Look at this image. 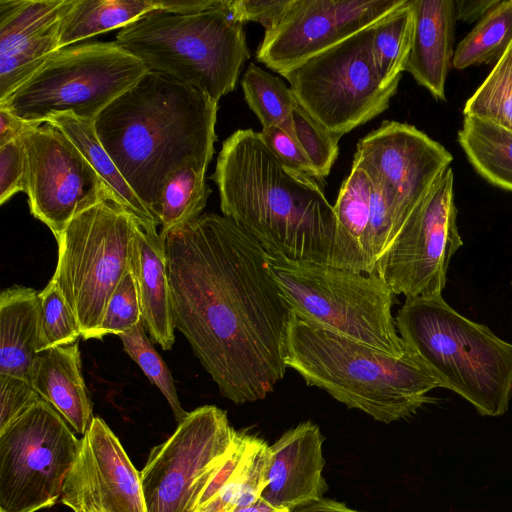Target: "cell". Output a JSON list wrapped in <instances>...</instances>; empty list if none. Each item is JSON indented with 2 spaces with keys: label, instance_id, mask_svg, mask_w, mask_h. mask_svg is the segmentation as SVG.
I'll use <instances>...</instances> for the list:
<instances>
[{
  "label": "cell",
  "instance_id": "1",
  "mask_svg": "<svg viewBox=\"0 0 512 512\" xmlns=\"http://www.w3.org/2000/svg\"><path fill=\"white\" fill-rule=\"evenodd\" d=\"M160 235L175 329L223 397L237 405L264 399L287 370L289 317L268 254L216 213Z\"/></svg>",
  "mask_w": 512,
  "mask_h": 512
},
{
  "label": "cell",
  "instance_id": "2",
  "mask_svg": "<svg viewBox=\"0 0 512 512\" xmlns=\"http://www.w3.org/2000/svg\"><path fill=\"white\" fill-rule=\"evenodd\" d=\"M217 111L218 103L202 91L149 70L100 112L94 129L157 219L162 191L178 170L192 165L207 171L217 141Z\"/></svg>",
  "mask_w": 512,
  "mask_h": 512
},
{
  "label": "cell",
  "instance_id": "3",
  "mask_svg": "<svg viewBox=\"0 0 512 512\" xmlns=\"http://www.w3.org/2000/svg\"><path fill=\"white\" fill-rule=\"evenodd\" d=\"M211 178L223 215L268 255L330 264L333 206L318 181L283 164L259 132L232 133L222 144Z\"/></svg>",
  "mask_w": 512,
  "mask_h": 512
},
{
  "label": "cell",
  "instance_id": "4",
  "mask_svg": "<svg viewBox=\"0 0 512 512\" xmlns=\"http://www.w3.org/2000/svg\"><path fill=\"white\" fill-rule=\"evenodd\" d=\"M393 356L312 326L289 312L284 361L309 386L389 424L413 415L442 384L407 345Z\"/></svg>",
  "mask_w": 512,
  "mask_h": 512
},
{
  "label": "cell",
  "instance_id": "5",
  "mask_svg": "<svg viewBox=\"0 0 512 512\" xmlns=\"http://www.w3.org/2000/svg\"><path fill=\"white\" fill-rule=\"evenodd\" d=\"M397 331L442 384L483 416H500L512 399V343L458 313L442 295L406 298Z\"/></svg>",
  "mask_w": 512,
  "mask_h": 512
},
{
  "label": "cell",
  "instance_id": "6",
  "mask_svg": "<svg viewBox=\"0 0 512 512\" xmlns=\"http://www.w3.org/2000/svg\"><path fill=\"white\" fill-rule=\"evenodd\" d=\"M116 42L150 71L196 88L217 103L235 89L251 57L244 24L233 17L229 0L196 14L154 9L121 28Z\"/></svg>",
  "mask_w": 512,
  "mask_h": 512
},
{
  "label": "cell",
  "instance_id": "7",
  "mask_svg": "<svg viewBox=\"0 0 512 512\" xmlns=\"http://www.w3.org/2000/svg\"><path fill=\"white\" fill-rule=\"evenodd\" d=\"M268 264L289 312L302 321L393 356L406 352L394 293L376 273L270 255Z\"/></svg>",
  "mask_w": 512,
  "mask_h": 512
},
{
  "label": "cell",
  "instance_id": "8",
  "mask_svg": "<svg viewBox=\"0 0 512 512\" xmlns=\"http://www.w3.org/2000/svg\"><path fill=\"white\" fill-rule=\"evenodd\" d=\"M148 71L116 41L72 45L51 54L0 107L28 124L60 115L94 122Z\"/></svg>",
  "mask_w": 512,
  "mask_h": 512
},
{
  "label": "cell",
  "instance_id": "9",
  "mask_svg": "<svg viewBox=\"0 0 512 512\" xmlns=\"http://www.w3.org/2000/svg\"><path fill=\"white\" fill-rule=\"evenodd\" d=\"M137 219L113 200L78 212L56 238L52 280L74 313L83 339H94L108 301L131 271ZM142 227V226H141Z\"/></svg>",
  "mask_w": 512,
  "mask_h": 512
},
{
  "label": "cell",
  "instance_id": "10",
  "mask_svg": "<svg viewBox=\"0 0 512 512\" xmlns=\"http://www.w3.org/2000/svg\"><path fill=\"white\" fill-rule=\"evenodd\" d=\"M374 26L283 75L298 104L339 138L383 113L398 89L399 82L386 84L377 71Z\"/></svg>",
  "mask_w": 512,
  "mask_h": 512
},
{
  "label": "cell",
  "instance_id": "11",
  "mask_svg": "<svg viewBox=\"0 0 512 512\" xmlns=\"http://www.w3.org/2000/svg\"><path fill=\"white\" fill-rule=\"evenodd\" d=\"M80 449L63 417L43 399L0 431V512L53 506Z\"/></svg>",
  "mask_w": 512,
  "mask_h": 512
},
{
  "label": "cell",
  "instance_id": "12",
  "mask_svg": "<svg viewBox=\"0 0 512 512\" xmlns=\"http://www.w3.org/2000/svg\"><path fill=\"white\" fill-rule=\"evenodd\" d=\"M235 434L225 410L204 405L189 412L140 472L146 512H195Z\"/></svg>",
  "mask_w": 512,
  "mask_h": 512
},
{
  "label": "cell",
  "instance_id": "13",
  "mask_svg": "<svg viewBox=\"0 0 512 512\" xmlns=\"http://www.w3.org/2000/svg\"><path fill=\"white\" fill-rule=\"evenodd\" d=\"M462 245L449 167L381 253L375 272L394 295H442L450 260Z\"/></svg>",
  "mask_w": 512,
  "mask_h": 512
},
{
  "label": "cell",
  "instance_id": "14",
  "mask_svg": "<svg viewBox=\"0 0 512 512\" xmlns=\"http://www.w3.org/2000/svg\"><path fill=\"white\" fill-rule=\"evenodd\" d=\"M30 213L59 237L80 211L116 198L76 145L48 122L23 134Z\"/></svg>",
  "mask_w": 512,
  "mask_h": 512
},
{
  "label": "cell",
  "instance_id": "15",
  "mask_svg": "<svg viewBox=\"0 0 512 512\" xmlns=\"http://www.w3.org/2000/svg\"><path fill=\"white\" fill-rule=\"evenodd\" d=\"M452 160L440 143L397 121H383L358 141L353 161L381 189L392 218V239Z\"/></svg>",
  "mask_w": 512,
  "mask_h": 512
},
{
  "label": "cell",
  "instance_id": "16",
  "mask_svg": "<svg viewBox=\"0 0 512 512\" xmlns=\"http://www.w3.org/2000/svg\"><path fill=\"white\" fill-rule=\"evenodd\" d=\"M406 0H293L265 31L256 59L283 76L313 56L374 26Z\"/></svg>",
  "mask_w": 512,
  "mask_h": 512
},
{
  "label": "cell",
  "instance_id": "17",
  "mask_svg": "<svg viewBox=\"0 0 512 512\" xmlns=\"http://www.w3.org/2000/svg\"><path fill=\"white\" fill-rule=\"evenodd\" d=\"M61 501L74 512H146L140 472L100 417L80 439Z\"/></svg>",
  "mask_w": 512,
  "mask_h": 512
},
{
  "label": "cell",
  "instance_id": "18",
  "mask_svg": "<svg viewBox=\"0 0 512 512\" xmlns=\"http://www.w3.org/2000/svg\"><path fill=\"white\" fill-rule=\"evenodd\" d=\"M64 0H0V102L59 50Z\"/></svg>",
  "mask_w": 512,
  "mask_h": 512
},
{
  "label": "cell",
  "instance_id": "19",
  "mask_svg": "<svg viewBox=\"0 0 512 512\" xmlns=\"http://www.w3.org/2000/svg\"><path fill=\"white\" fill-rule=\"evenodd\" d=\"M324 437L319 427L302 422L270 446L268 483L261 497L291 511L324 498Z\"/></svg>",
  "mask_w": 512,
  "mask_h": 512
},
{
  "label": "cell",
  "instance_id": "20",
  "mask_svg": "<svg viewBox=\"0 0 512 512\" xmlns=\"http://www.w3.org/2000/svg\"><path fill=\"white\" fill-rule=\"evenodd\" d=\"M414 33L405 72L438 100H445L446 79L454 56L457 20L453 0H410Z\"/></svg>",
  "mask_w": 512,
  "mask_h": 512
},
{
  "label": "cell",
  "instance_id": "21",
  "mask_svg": "<svg viewBox=\"0 0 512 512\" xmlns=\"http://www.w3.org/2000/svg\"><path fill=\"white\" fill-rule=\"evenodd\" d=\"M372 181L357 162L343 181L333 206L336 232L330 265L376 273L370 238Z\"/></svg>",
  "mask_w": 512,
  "mask_h": 512
},
{
  "label": "cell",
  "instance_id": "22",
  "mask_svg": "<svg viewBox=\"0 0 512 512\" xmlns=\"http://www.w3.org/2000/svg\"><path fill=\"white\" fill-rule=\"evenodd\" d=\"M30 383L77 433H86L93 419L92 402L82 375L78 342L38 353Z\"/></svg>",
  "mask_w": 512,
  "mask_h": 512
},
{
  "label": "cell",
  "instance_id": "23",
  "mask_svg": "<svg viewBox=\"0 0 512 512\" xmlns=\"http://www.w3.org/2000/svg\"><path fill=\"white\" fill-rule=\"evenodd\" d=\"M131 271L136 279L142 320L152 340L163 350L175 342L170 285L163 241L138 227L132 249Z\"/></svg>",
  "mask_w": 512,
  "mask_h": 512
},
{
  "label": "cell",
  "instance_id": "24",
  "mask_svg": "<svg viewBox=\"0 0 512 512\" xmlns=\"http://www.w3.org/2000/svg\"><path fill=\"white\" fill-rule=\"evenodd\" d=\"M39 335V292L17 285L3 290L0 295V374L30 382Z\"/></svg>",
  "mask_w": 512,
  "mask_h": 512
},
{
  "label": "cell",
  "instance_id": "25",
  "mask_svg": "<svg viewBox=\"0 0 512 512\" xmlns=\"http://www.w3.org/2000/svg\"><path fill=\"white\" fill-rule=\"evenodd\" d=\"M47 122L61 130L76 145L111 189L117 203L133 214L148 234L158 235V220L136 195L103 148L95 132L94 122L68 115L55 116Z\"/></svg>",
  "mask_w": 512,
  "mask_h": 512
},
{
  "label": "cell",
  "instance_id": "26",
  "mask_svg": "<svg viewBox=\"0 0 512 512\" xmlns=\"http://www.w3.org/2000/svg\"><path fill=\"white\" fill-rule=\"evenodd\" d=\"M154 9H158L157 0H64L58 48L121 29Z\"/></svg>",
  "mask_w": 512,
  "mask_h": 512
},
{
  "label": "cell",
  "instance_id": "27",
  "mask_svg": "<svg viewBox=\"0 0 512 512\" xmlns=\"http://www.w3.org/2000/svg\"><path fill=\"white\" fill-rule=\"evenodd\" d=\"M458 142L483 178L512 191L511 129L475 116H464Z\"/></svg>",
  "mask_w": 512,
  "mask_h": 512
},
{
  "label": "cell",
  "instance_id": "28",
  "mask_svg": "<svg viewBox=\"0 0 512 512\" xmlns=\"http://www.w3.org/2000/svg\"><path fill=\"white\" fill-rule=\"evenodd\" d=\"M241 87L245 101L262 128L279 127L297 140L293 111L298 102L290 87L254 63L245 70Z\"/></svg>",
  "mask_w": 512,
  "mask_h": 512
},
{
  "label": "cell",
  "instance_id": "29",
  "mask_svg": "<svg viewBox=\"0 0 512 512\" xmlns=\"http://www.w3.org/2000/svg\"><path fill=\"white\" fill-rule=\"evenodd\" d=\"M512 44V0L500 1L459 42L452 66L461 70L497 62Z\"/></svg>",
  "mask_w": 512,
  "mask_h": 512
},
{
  "label": "cell",
  "instance_id": "30",
  "mask_svg": "<svg viewBox=\"0 0 512 512\" xmlns=\"http://www.w3.org/2000/svg\"><path fill=\"white\" fill-rule=\"evenodd\" d=\"M414 11L410 0L374 26L373 56L386 84L399 82L409 57L414 33Z\"/></svg>",
  "mask_w": 512,
  "mask_h": 512
},
{
  "label": "cell",
  "instance_id": "31",
  "mask_svg": "<svg viewBox=\"0 0 512 512\" xmlns=\"http://www.w3.org/2000/svg\"><path fill=\"white\" fill-rule=\"evenodd\" d=\"M270 446L251 435L238 468L219 494L198 512H231L255 502L268 483Z\"/></svg>",
  "mask_w": 512,
  "mask_h": 512
},
{
  "label": "cell",
  "instance_id": "32",
  "mask_svg": "<svg viewBox=\"0 0 512 512\" xmlns=\"http://www.w3.org/2000/svg\"><path fill=\"white\" fill-rule=\"evenodd\" d=\"M206 170L186 166L166 183L156 211L161 232L186 224L200 215L211 193L205 181Z\"/></svg>",
  "mask_w": 512,
  "mask_h": 512
},
{
  "label": "cell",
  "instance_id": "33",
  "mask_svg": "<svg viewBox=\"0 0 512 512\" xmlns=\"http://www.w3.org/2000/svg\"><path fill=\"white\" fill-rule=\"evenodd\" d=\"M464 116H475L512 130V44L467 100Z\"/></svg>",
  "mask_w": 512,
  "mask_h": 512
},
{
  "label": "cell",
  "instance_id": "34",
  "mask_svg": "<svg viewBox=\"0 0 512 512\" xmlns=\"http://www.w3.org/2000/svg\"><path fill=\"white\" fill-rule=\"evenodd\" d=\"M118 336L125 352L138 364L150 383L160 390L175 420L180 423L189 412L182 408L170 370L148 338L143 320Z\"/></svg>",
  "mask_w": 512,
  "mask_h": 512
},
{
  "label": "cell",
  "instance_id": "35",
  "mask_svg": "<svg viewBox=\"0 0 512 512\" xmlns=\"http://www.w3.org/2000/svg\"><path fill=\"white\" fill-rule=\"evenodd\" d=\"M39 298L38 353L76 343L81 336L79 324L60 288L52 279L39 292Z\"/></svg>",
  "mask_w": 512,
  "mask_h": 512
},
{
  "label": "cell",
  "instance_id": "36",
  "mask_svg": "<svg viewBox=\"0 0 512 512\" xmlns=\"http://www.w3.org/2000/svg\"><path fill=\"white\" fill-rule=\"evenodd\" d=\"M293 125L299 144L323 182L338 157L340 138L323 127L299 104L293 111Z\"/></svg>",
  "mask_w": 512,
  "mask_h": 512
},
{
  "label": "cell",
  "instance_id": "37",
  "mask_svg": "<svg viewBox=\"0 0 512 512\" xmlns=\"http://www.w3.org/2000/svg\"><path fill=\"white\" fill-rule=\"evenodd\" d=\"M142 321L139 292L132 271L128 272L115 288L94 339L101 340L109 334L120 335Z\"/></svg>",
  "mask_w": 512,
  "mask_h": 512
},
{
  "label": "cell",
  "instance_id": "38",
  "mask_svg": "<svg viewBox=\"0 0 512 512\" xmlns=\"http://www.w3.org/2000/svg\"><path fill=\"white\" fill-rule=\"evenodd\" d=\"M26 189V149L23 135L0 147V204Z\"/></svg>",
  "mask_w": 512,
  "mask_h": 512
},
{
  "label": "cell",
  "instance_id": "39",
  "mask_svg": "<svg viewBox=\"0 0 512 512\" xmlns=\"http://www.w3.org/2000/svg\"><path fill=\"white\" fill-rule=\"evenodd\" d=\"M40 400L29 381L0 374V431Z\"/></svg>",
  "mask_w": 512,
  "mask_h": 512
},
{
  "label": "cell",
  "instance_id": "40",
  "mask_svg": "<svg viewBox=\"0 0 512 512\" xmlns=\"http://www.w3.org/2000/svg\"><path fill=\"white\" fill-rule=\"evenodd\" d=\"M260 136L286 166L322 182L299 142L279 127L262 128Z\"/></svg>",
  "mask_w": 512,
  "mask_h": 512
},
{
  "label": "cell",
  "instance_id": "41",
  "mask_svg": "<svg viewBox=\"0 0 512 512\" xmlns=\"http://www.w3.org/2000/svg\"><path fill=\"white\" fill-rule=\"evenodd\" d=\"M292 2L293 0H229V9L238 22H257L268 31L281 20Z\"/></svg>",
  "mask_w": 512,
  "mask_h": 512
},
{
  "label": "cell",
  "instance_id": "42",
  "mask_svg": "<svg viewBox=\"0 0 512 512\" xmlns=\"http://www.w3.org/2000/svg\"><path fill=\"white\" fill-rule=\"evenodd\" d=\"M499 0H461L455 1L456 17L458 20L470 23L481 19Z\"/></svg>",
  "mask_w": 512,
  "mask_h": 512
},
{
  "label": "cell",
  "instance_id": "43",
  "mask_svg": "<svg viewBox=\"0 0 512 512\" xmlns=\"http://www.w3.org/2000/svg\"><path fill=\"white\" fill-rule=\"evenodd\" d=\"M221 0H157L158 8L178 14H196L217 7Z\"/></svg>",
  "mask_w": 512,
  "mask_h": 512
},
{
  "label": "cell",
  "instance_id": "44",
  "mask_svg": "<svg viewBox=\"0 0 512 512\" xmlns=\"http://www.w3.org/2000/svg\"><path fill=\"white\" fill-rule=\"evenodd\" d=\"M31 124L0 107V147L21 137Z\"/></svg>",
  "mask_w": 512,
  "mask_h": 512
},
{
  "label": "cell",
  "instance_id": "45",
  "mask_svg": "<svg viewBox=\"0 0 512 512\" xmlns=\"http://www.w3.org/2000/svg\"><path fill=\"white\" fill-rule=\"evenodd\" d=\"M292 512H360L347 507L345 504L331 499H320L308 505L296 508Z\"/></svg>",
  "mask_w": 512,
  "mask_h": 512
},
{
  "label": "cell",
  "instance_id": "46",
  "mask_svg": "<svg viewBox=\"0 0 512 512\" xmlns=\"http://www.w3.org/2000/svg\"><path fill=\"white\" fill-rule=\"evenodd\" d=\"M231 512H292L287 508H278L267 502L265 499L260 497L255 502L237 507Z\"/></svg>",
  "mask_w": 512,
  "mask_h": 512
}]
</instances>
